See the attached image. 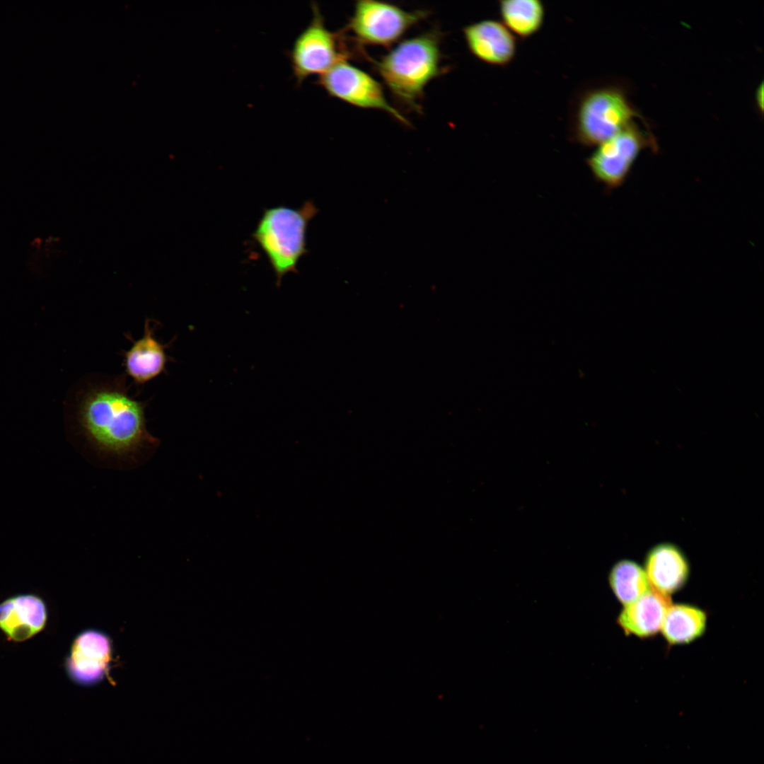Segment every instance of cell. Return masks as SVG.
<instances>
[{
    "label": "cell",
    "mask_w": 764,
    "mask_h": 764,
    "mask_svg": "<svg viewBox=\"0 0 764 764\" xmlns=\"http://www.w3.org/2000/svg\"><path fill=\"white\" fill-rule=\"evenodd\" d=\"M428 14L424 10L406 11L386 1L359 0L342 32L350 34L359 46L389 47Z\"/></svg>",
    "instance_id": "5"
},
{
    "label": "cell",
    "mask_w": 764,
    "mask_h": 764,
    "mask_svg": "<svg viewBox=\"0 0 764 764\" xmlns=\"http://www.w3.org/2000/svg\"><path fill=\"white\" fill-rule=\"evenodd\" d=\"M658 149L649 131H643L634 122L608 140L596 146L586 158L595 180L611 191L623 185L640 154Z\"/></svg>",
    "instance_id": "7"
},
{
    "label": "cell",
    "mask_w": 764,
    "mask_h": 764,
    "mask_svg": "<svg viewBox=\"0 0 764 764\" xmlns=\"http://www.w3.org/2000/svg\"><path fill=\"white\" fill-rule=\"evenodd\" d=\"M65 403L86 437L102 451L124 456L158 443L146 427V403L130 395L123 377L81 381Z\"/></svg>",
    "instance_id": "1"
},
{
    "label": "cell",
    "mask_w": 764,
    "mask_h": 764,
    "mask_svg": "<svg viewBox=\"0 0 764 764\" xmlns=\"http://www.w3.org/2000/svg\"><path fill=\"white\" fill-rule=\"evenodd\" d=\"M112 661V644L108 635L86 630L74 639L64 659L69 678L79 685L96 684L107 676Z\"/></svg>",
    "instance_id": "9"
},
{
    "label": "cell",
    "mask_w": 764,
    "mask_h": 764,
    "mask_svg": "<svg viewBox=\"0 0 764 764\" xmlns=\"http://www.w3.org/2000/svg\"><path fill=\"white\" fill-rule=\"evenodd\" d=\"M756 102H757V104H758V107L760 109V110L762 112L763 111V83L760 84V86H758V89L756 91Z\"/></svg>",
    "instance_id": "18"
},
{
    "label": "cell",
    "mask_w": 764,
    "mask_h": 764,
    "mask_svg": "<svg viewBox=\"0 0 764 764\" xmlns=\"http://www.w3.org/2000/svg\"><path fill=\"white\" fill-rule=\"evenodd\" d=\"M318 84L332 98L357 108L386 112L400 123L410 125L407 118L387 100L381 83L347 59L320 76Z\"/></svg>",
    "instance_id": "8"
},
{
    "label": "cell",
    "mask_w": 764,
    "mask_h": 764,
    "mask_svg": "<svg viewBox=\"0 0 764 764\" xmlns=\"http://www.w3.org/2000/svg\"><path fill=\"white\" fill-rule=\"evenodd\" d=\"M499 12L501 22L514 35L526 39L542 28L545 7L540 0H502Z\"/></svg>",
    "instance_id": "16"
},
{
    "label": "cell",
    "mask_w": 764,
    "mask_h": 764,
    "mask_svg": "<svg viewBox=\"0 0 764 764\" xmlns=\"http://www.w3.org/2000/svg\"><path fill=\"white\" fill-rule=\"evenodd\" d=\"M374 64L393 96L419 110L425 88L443 71L441 34L429 30L403 40Z\"/></svg>",
    "instance_id": "2"
},
{
    "label": "cell",
    "mask_w": 764,
    "mask_h": 764,
    "mask_svg": "<svg viewBox=\"0 0 764 764\" xmlns=\"http://www.w3.org/2000/svg\"><path fill=\"white\" fill-rule=\"evenodd\" d=\"M349 55L342 33L330 30L318 7L313 5L312 19L295 39L289 53L298 84L311 76H321Z\"/></svg>",
    "instance_id": "6"
},
{
    "label": "cell",
    "mask_w": 764,
    "mask_h": 764,
    "mask_svg": "<svg viewBox=\"0 0 764 764\" xmlns=\"http://www.w3.org/2000/svg\"><path fill=\"white\" fill-rule=\"evenodd\" d=\"M463 33L470 52L482 62L504 66L516 56V38L499 21L484 19L468 24Z\"/></svg>",
    "instance_id": "11"
},
{
    "label": "cell",
    "mask_w": 764,
    "mask_h": 764,
    "mask_svg": "<svg viewBox=\"0 0 764 764\" xmlns=\"http://www.w3.org/2000/svg\"><path fill=\"white\" fill-rule=\"evenodd\" d=\"M707 620V613L698 606L671 604L666 613L660 631L669 645L687 644L705 633Z\"/></svg>",
    "instance_id": "15"
},
{
    "label": "cell",
    "mask_w": 764,
    "mask_h": 764,
    "mask_svg": "<svg viewBox=\"0 0 764 764\" xmlns=\"http://www.w3.org/2000/svg\"><path fill=\"white\" fill-rule=\"evenodd\" d=\"M642 118L629 101L625 89L616 84L591 83L572 98L568 127L572 141L596 146Z\"/></svg>",
    "instance_id": "3"
},
{
    "label": "cell",
    "mask_w": 764,
    "mask_h": 764,
    "mask_svg": "<svg viewBox=\"0 0 764 764\" xmlns=\"http://www.w3.org/2000/svg\"><path fill=\"white\" fill-rule=\"evenodd\" d=\"M608 584L623 606L641 598L652 587L643 567L630 560H621L613 565L608 574Z\"/></svg>",
    "instance_id": "17"
},
{
    "label": "cell",
    "mask_w": 764,
    "mask_h": 764,
    "mask_svg": "<svg viewBox=\"0 0 764 764\" xmlns=\"http://www.w3.org/2000/svg\"><path fill=\"white\" fill-rule=\"evenodd\" d=\"M157 324L146 318L141 337L134 340L128 336L132 345L123 352L122 365L125 374L137 386H143L164 373L170 361L166 352L168 345L161 343L155 337Z\"/></svg>",
    "instance_id": "12"
},
{
    "label": "cell",
    "mask_w": 764,
    "mask_h": 764,
    "mask_svg": "<svg viewBox=\"0 0 764 764\" xmlns=\"http://www.w3.org/2000/svg\"><path fill=\"white\" fill-rule=\"evenodd\" d=\"M671 604L670 596L651 587L641 598L623 606L617 617V624L626 635L650 637L661 630Z\"/></svg>",
    "instance_id": "14"
},
{
    "label": "cell",
    "mask_w": 764,
    "mask_h": 764,
    "mask_svg": "<svg viewBox=\"0 0 764 764\" xmlns=\"http://www.w3.org/2000/svg\"><path fill=\"white\" fill-rule=\"evenodd\" d=\"M47 620V606L37 594H15L0 602V630L11 642L35 637L45 630Z\"/></svg>",
    "instance_id": "10"
},
{
    "label": "cell",
    "mask_w": 764,
    "mask_h": 764,
    "mask_svg": "<svg viewBox=\"0 0 764 764\" xmlns=\"http://www.w3.org/2000/svg\"><path fill=\"white\" fill-rule=\"evenodd\" d=\"M651 586L670 596L683 589L690 577V565L676 545L663 543L647 553L643 567Z\"/></svg>",
    "instance_id": "13"
},
{
    "label": "cell",
    "mask_w": 764,
    "mask_h": 764,
    "mask_svg": "<svg viewBox=\"0 0 764 764\" xmlns=\"http://www.w3.org/2000/svg\"><path fill=\"white\" fill-rule=\"evenodd\" d=\"M318 212L312 200L299 208L279 205L264 209L252 237L272 267L277 287L286 274L298 273V262L308 252V226Z\"/></svg>",
    "instance_id": "4"
}]
</instances>
